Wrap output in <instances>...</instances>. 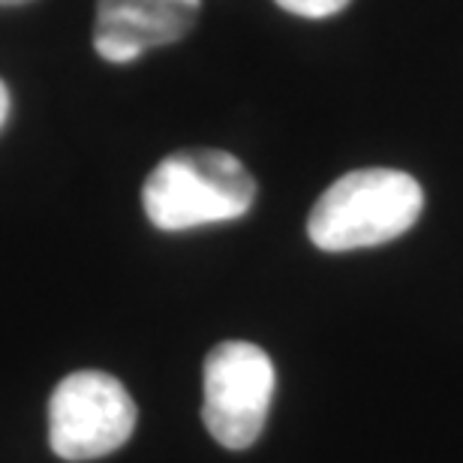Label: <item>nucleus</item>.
I'll use <instances>...</instances> for the list:
<instances>
[{
	"instance_id": "nucleus-1",
	"label": "nucleus",
	"mask_w": 463,
	"mask_h": 463,
	"mask_svg": "<svg viewBox=\"0 0 463 463\" xmlns=\"http://www.w3.org/2000/svg\"><path fill=\"white\" fill-rule=\"evenodd\" d=\"M424 208L421 184L401 169H355L322 193L307 235L326 253L376 247L401 238Z\"/></svg>"
},
{
	"instance_id": "nucleus-2",
	"label": "nucleus",
	"mask_w": 463,
	"mask_h": 463,
	"mask_svg": "<svg viewBox=\"0 0 463 463\" xmlns=\"http://www.w3.org/2000/svg\"><path fill=\"white\" fill-rule=\"evenodd\" d=\"M256 199L247 165L226 151H178L147 175L142 205L163 232H184L244 217Z\"/></svg>"
},
{
	"instance_id": "nucleus-3",
	"label": "nucleus",
	"mask_w": 463,
	"mask_h": 463,
	"mask_svg": "<svg viewBox=\"0 0 463 463\" xmlns=\"http://www.w3.org/2000/svg\"><path fill=\"white\" fill-rule=\"evenodd\" d=\"M136 430V403L103 370H79L49 401V442L63 460H97L118 451Z\"/></svg>"
},
{
	"instance_id": "nucleus-4",
	"label": "nucleus",
	"mask_w": 463,
	"mask_h": 463,
	"mask_svg": "<svg viewBox=\"0 0 463 463\" xmlns=\"http://www.w3.org/2000/svg\"><path fill=\"white\" fill-rule=\"evenodd\" d=\"M202 421L220 446L250 449L262 433L274 397V364L247 340L217 344L205 358Z\"/></svg>"
},
{
	"instance_id": "nucleus-5",
	"label": "nucleus",
	"mask_w": 463,
	"mask_h": 463,
	"mask_svg": "<svg viewBox=\"0 0 463 463\" xmlns=\"http://www.w3.org/2000/svg\"><path fill=\"white\" fill-rule=\"evenodd\" d=\"M196 15L199 0H97L94 49L109 63H129L187 36Z\"/></svg>"
},
{
	"instance_id": "nucleus-6",
	"label": "nucleus",
	"mask_w": 463,
	"mask_h": 463,
	"mask_svg": "<svg viewBox=\"0 0 463 463\" xmlns=\"http://www.w3.org/2000/svg\"><path fill=\"white\" fill-rule=\"evenodd\" d=\"M277 6L301 18H328L337 15L340 9H346L349 0H277Z\"/></svg>"
},
{
	"instance_id": "nucleus-7",
	"label": "nucleus",
	"mask_w": 463,
	"mask_h": 463,
	"mask_svg": "<svg viewBox=\"0 0 463 463\" xmlns=\"http://www.w3.org/2000/svg\"><path fill=\"white\" fill-rule=\"evenodd\" d=\"M6 112H9V90H6L4 81H0V127H4Z\"/></svg>"
},
{
	"instance_id": "nucleus-8",
	"label": "nucleus",
	"mask_w": 463,
	"mask_h": 463,
	"mask_svg": "<svg viewBox=\"0 0 463 463\" xmlns=\"http://www.w3.org/2000/svg\"><path fill=\"white\" fill-rule=\"evenodd\" d=\"M0 4H27V0H0Z\"/></svg>"
}]
</instances>
